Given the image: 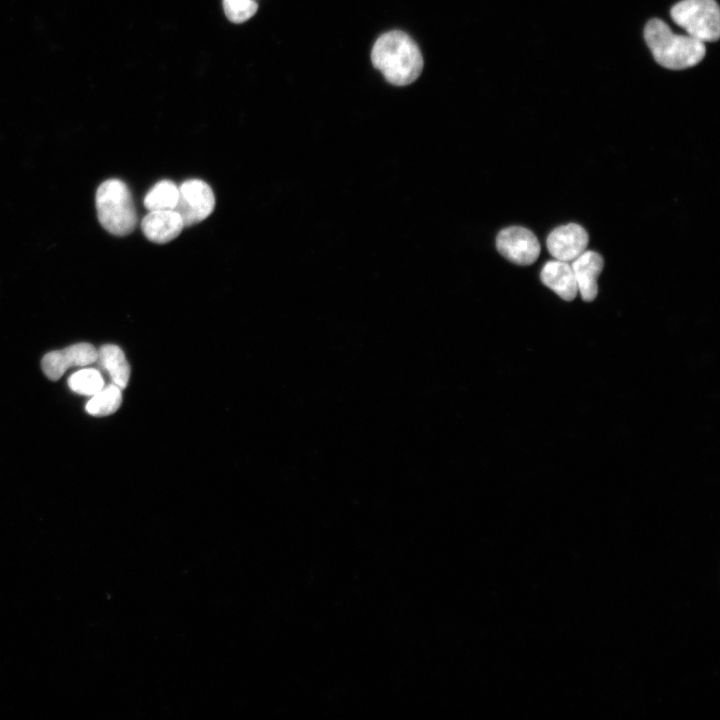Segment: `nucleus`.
<instances>
[{
  "instance_id": "nucleus-15",
  "label": "nucleus",
  "mask_w": 720,
  "mask_h": 720,
  "mask_svg": "<svg viewBox=\"0 0 720 720\" xmlns=\"http://www.w3.org/2000/svg\"><path fill=\"white\" fill-rule=\"evenodd\" d=\"M68 386L75 393L93 396L104 388V380L96 369H82L72 374Z\"/></svg>"
},
{
  "instance_id": "nucleus-4",
  "label": "nucleus",
  "mask_w": 720,
  "mask_h": 720,
  "mask_svg": "<svg viewBox=\"0 0 720 720\" xmlns=\"http://www.w3.org/2000/svg\"><path fill=\"white\" fill-rule=\"evenodd\" d=\"M671 17L687 35L703 43L719 38L720 13L715 0H682L672 7Z\"/></svg>"
},
{
  "instance_id": "nucleus-6",
  "label": "nucleus",
  "mask_w": 720,
  "mask_h": 720,
  "mask_svg": "<svg viewBox=\"0 0 720 720\" xmlns=\"http://www.w3.org/2000/svg\"><path fill=\"white\" fill-rule=\"evenodd\" d=\"M496 247L502 256L518 265H530L540 254L537 237L521 226L501 230L496 238Z\"/></svg>"
},
{
  "instance_id": "nucleus-11",
  "label": "nucleus",
  "mask_w": 720,
  "mask_h": 720,
  "mask_svg": "<svg viewBox=\"0 0 720 720\" xmlns=\"http://www.w3.org/2000/svg\"><path fill=\"white\" fill-rule=\"evenodd\" d=\"M541 281L566 301L573 300L578 287L571 264L565 261H548L540 273Z\"/></svg>"
},
{
  "instance_id": "nucleus-16",
  "label": "nucleus",
  "mask_w": 720,
  "mask_h": 720,
  "mask_svg": "<svg viewBox=\"0 0 720 720\" xmlns=\"http://www.w3.org/2000/svg\"><path fill=\"white\" fill-rule=\"evenodd\" d=\"M224 12L233 23H242L251 18L257 11L254 0H223Z\"/></svg>"
},
{
  "instance_id": "nucleus-14",
  "label": "nucleus",
  "mask_w": 720,
  "mask_h": 720,
  "mask_svg": "<svg viewBox=\"0 0 720 720\" xmlns=\"http://www.w3.org/2000/svg\"><path fill=\"white\" fill-rule=\"evenodd\" d=\"M122 402V392L115 384L103 388L86 404V411L94 416H106L118 410Z\"/></svg>"
},
{
  "instance_id": "nucleus-3",
  "label": "nucleus",
  "mask_w": 720,
  "mask_h": 720,
  "mask_svg": "<svg viewBox=\"0 0 720 720\" xmlns=\"http://www.w3.org/2000/svg\"><path fill=\"white\" fill-rule=\"evenodd\" d=\"M95 203L99 222L108 232L125 236L134 230L137 214L131 192L123 181H104L97 189Z\"/></svg>"
},
{
  "instance_id": "nucleus-7",
  "label": "nucleus",
  "mask_w": 720,
  "mask_h": 720,
  "mask_svg": "<svg viewBox=\"0 0 720 720\" xmlns=\"http://www.w3.org/2000/svg\"><path fill=\"white\" fill-rule=\"evenodd\" d=\"M98 351L89 343H77L61 350L47 353L41 366L50 380H58L64 372L74 366H86L97 361Z\"/></svg>"
},
{
  "instance_id": "nucleus-10",
  "label": "nucleus",
  "mask_w": 720,
  "mask_h": 720,
  "mask_svg": "<svg viewBox=\"0 0 720 720\" xmlns=\"http://www.w3.org/2000/svg\"><path fill=\"white\" fill-rule=\"evenodd\" d=\"M604 261L601 255L588 250L584 251L572 261L578 291L584 301H593L598 293L597 279L603 269Z\"/></svg>"
},
{
  "instance_id": "nucleus-5",
  "label": "nucleus",
  "mask_w": 720,
  "mask_h": 720,
  "mask_svg": "<svg viewBox=\"0 0 720 720\" xmlns=\"http://www.w3.org/2000/svg\"><path fill=\"white\" fill-rule=\"evenodd\" d=\"M178 191V201L174 210L182 218L184 226L199 223L213 212L215 196L206 182L189 179L178 187Z\"/></svg>"
},
{
  "instance_id": "nucleus-13",
  "label": "nucleus",
  "mask_w": 720,
  "mask_h": 720,
  "mask_svg": "<svg viewBox=\"0 0 720 720\" xmlns=\"http://www.w3.org/2000/svg\"><path fill=\"white\" fill-rule=\"evenodd\" d=\"M178 194V187L174 182L161 180L148 191L144 198V205L149 211L174 210Z\"/></svg>"
},
{
  "instance_id": "nucleus-1",
  "label": "nucleus",
  "mask_w": 720,
  "mask_h": 720,
  "mask_svg": "<svg viewBox=\"0 0 720 720\" xmlns=\"http://www.w3.org/2000/svg\"><path fill=\"white\" fill-rule=\"evenodd\" d=\"M371 59L386 80L397 86L412 83L422 71L423 59L417 44L401 31H390L375 42Z\"/></svg>"
},
{
  "instance_id": "nucleus-9",
  "label": "nucleus",
  "mask_w": 720,
  "mask_h": 720,
  "mask_svg": "<svg viewBox=\"0 0 720 720\" xmlns=\"http://www.w3.org/2000/svg\"><path fill=\"white\" fill-rule=\"evenodd\" d=\"M141 228L147 239L163 244L176 238L184 223L175 210H154L144 216Z\"/></svg>"
},
{
  "instance_id": "nucleus-12",
  "label": "nucleus",
  "mask_w": 720,
  "mask_h": 720,
  "mask_svg": "<svg viewBox=\"0 0 720 720\" xmlns=\"http://www.w3.org/2000/svg\"><path fill=\"white\" fill-rule=\"evenodd\" d=\"M102 368L109 374L113 384L126 388L130 377V366L120 347L107 344L98 350V358Z\"/></svg>"
},
{
  "instance_id": "nucleus-2",
  "label": "nucleus",
  "mask_w": 720,
  "mask_h": 720,
  "mask_svg": "<svg viewBox=\"0 0 720 720\" xmlns=\"http://www.w3.org/2000/svg\"><path fill=\"white\" fill-rule=\"evenodd\" d=\"M644 37L654 59L668 69H685L698 64L705 55V44L689 35L675 34L659 19L650 20Z\"/></svg>"
},
{
  "instance_id": "nucleus-8",
  "label": "nucleus",
  "mask_w": 720,
  "mask_h": 720,
  "mask_svg": "<svg viewBox=\"0 0 720 720\" xmlns=\"http://www.w3.org/2000/svg\"><path fill=\"white\" fill-rule=\"evenodd\" d=\"M588 240V234L582 226L569 223L555 228L549 234L546 244L555 259L570 262L586 250Z\"/></svg>"
}]
</instances>
